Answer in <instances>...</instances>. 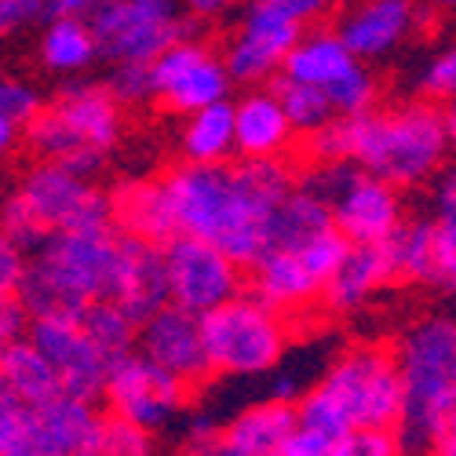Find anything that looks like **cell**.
<instances>
[{
  "instance_id": "6da1fadb",
  "label": "cell",
  "mask_w": 456,
  "mask_h": 456,
  "mask_svg": "<svg viewBox=\"0 0 456 456\" xmlns=\"http://www.w3.org/2000/svg\"><path fill=\"white\" fill-rule=\"evenodd\" d=\"M175 231L212 241L238 267L267 252L271 216L296 186V168L285 158H238L223 165H175L161 175Z\"/></svg>"
},
{
  "instance_id": "7a4b0ae2",
  "label": "cell",
  "mask_w": 456,
  "mask_h": 456,
  "mask_svg": "<svg viewBox=\"0 0 456 456\" xmlns=\"http://www.w3.org/2000/svg\"><path fill=\"white\" fill-rule=\"evenodd\" d=\"M452 113L435 99L372 106L344 118V161L398 190L435 179L452 150Z\"/></svg>"
},
{
  "instance_id": "3957f363",
  "label": "cell",
  "mask_w": 456,
  "mask_h": 456,
  "mask_svg": "<svg viewBox=\"0 0 456 456\" xmlns=\"http://www.w3.org/2000/svg\"><path fill=\"white\" fill-rule=\"evenodd\" d=\"M391 351L402 379L395 435L405 456H431L456 438V329L445 314H428Z\"/></svg>"
},
{
  "instance_id": "277c9868",
  "label": "cell",
  "mask_w": 456,
  "mask_h": 456,
  "mask_svg": "<svg viewBox=\"0 0 456 456\" xmlns=\"http://www.w3.org/2000/svg\"><path fill=\"white\" fill-rule=\"evenodd\" d=\"M296 424L325 438L351 428H395L402 412V379L395 351L379 344H354L339 351L318 384L296 402Z\"/></svg>"
},
{
  "instance_id": "5b68a950",
  "label": "cell",
  "mask_w": 456,
  "mask_h": 456,
  "mask_svg": "<svg viewBox=\"0 0 456 456\" xmlns=\"http://www.w3.org/2000/svg\"><path fill=\"white\" fill-rule=\"evenodd\" d=\"M118 231L113 226H85L45 238L26 252V274L19 285V303L26 318L37 314H73L95 299H106Z\"/></svg>"
},
{
  "instance_id": "8992f818",
  "label": "cell",
  "mask_w": 456,
  "mask_h": 456,
  "mask_svg": "<svg viewBox=\"0 0 456 456\" xmlns=\"http://www.w3.org/2000/svg\"><path fill=\"white\" fill-rule=\"evenodd\" d=\"M85 226H110V194L88 172L55 161H33L0 198V231L26 252L45 238Z\"/></svg>"
},
{
  "instance_id": "52a82bcc",
  "label": "cell",
  "mask_w": 456,
  "mask_h": 456,
  "mask_svg": "<svg viewBox=\"0 0 456 456\" xmlns=\"http://www.w3.org/2000/svg\"><path fill=\"white\" fill-rule=\"evenodd\" d=\"M121 135L125 106L110 95V88L95 81H73L37 106L22 142H29L37 161H55L92 175L118 150Z\"/></svg>"
},
{
  "instance_id": "ba28073f",
  "label": "cell",
  "mask_w": 456,
  "mask_h": 456,
  "mask_svg": "<svg viewBox=\"0 0 456 456\" xmlns=\"http://www.w3.org/2000/svg\"><path fill=\"white\" fill-rule=\"evenodd\" d=\"M201 339L212 376H263L289 354V318L267 307L259 296L238 292L234 299L201 314Z\"/></svg>"
},
{
  "instance_id": "9c48e42d",
  "label": "cell",
  "mask_w": 456,
  "mask_h": 456,
  "mask_svg": "<svg viewBox=\"0 0 456 456\" xmlns=\"http://www.w3.org/2000/svg\"><path fill=\"white\" fill-rule=\"evenodd\" d=\"M299 179L322 194L336 234L347 245H384L405 219L402 190L354 168L351 161L314 165Z\"/></svg>"
},
{
  "instance_id": "30bf717a",
  "label": "cell",
  "mask_w": 456,
  "mask_h": 456,
  "mask_svg": "<svg viewBox=\"0 0 456 456\" xmlns=\"http://www.w3.org/2000/svg\"><path fill=\"white\" fill-rule=\"evenodd\" d=\"M344 248L347 241L336 231H325L314 241L296 245V248H267L248 267L252 296H259L267 307H274L285 318L314 311Z\"/></svg>"
},
{
  "instance_id": "8fae6325",
  "label": "cell",
  "mask_w": 456,
  "mask_h": 456,
  "mask_svg": "<svg viewBox=\"0 0 456 456\" xmlns=\"http://www.w3.org/2000/svg\"><path fill=\"white\" fill-rule=\"evenodd\" d=\"M395 281L452 289L456 281V183L445 172L435 190V212L420 219H402L384 241Z\"/></svg>"
},
{
  "instance_id": "7c38bea8",
  "label": "cell",
  "mask_w": 456,
  "mask_h": 456,
  "mask_svg": "<svg viewBox=\"0 0 456 456\" xmlns=\"http://www.w3.org/2000/svg\"><path fill=\"white\" fill-rule=\"evenodd\" d=\"M278 77L322 88L336 110V118H358L376 106V77L372 69L351 55L336 29H303L299 41L289 48Z\"/></svg>"
},
{
  "instance_id": "4fadbf2b",
  "label": "cell",
  "mask_w": 456,
  "mask_h": 456,
  "mask_svg": "<svg viewBox=\"0 0 456 456\" xmlns=\"http://www.w3.org/2000/svg\"><path fill=\"white\" fill-rule=\"evenodd\" d=\"M88 22L106 62H154L168 45L194 37L179 0H106Z\"/></svg>"
},
{
  "instance_id": "5bb4252c",
  "label": "cell",
  "mask_w": 456,
  "mask_h": 456,
  "mask_svg": "<svg viewBox=\"0 0 456 456\" xmlns=\"http://www.w3.org/2000/svg\"><path fill=\"white\" fill-rule=\"evenodd\" d=\"M106 402V416H118V420L142 428L150 435H158L165 428H172L175 420H183L186 402H190V387L165 369H158L150 358H142L135 347L113 362V369L106 372L102 395Z\"/></svg>"
},
{
  "instance_id": "9a60e30c",
  "label": "cell",
  "mask_w": 456,
  "mask_h": 456,
  "mask_svg": "<svg viewBox=\"0 0 456 456\" xmlns=\"http://www.w3.org/2000/svg\"><path fill=\"white\" fill-rule=\"evenodd\" d=\"M161 263H165V289L168 303L190 311V314H205L219 303L234 299L245 281V267L216 248L212 241L175 234L172 241L161 245Z\"/></svg>"
},
{
  "instance_id": "2e32d148",
  "label": "cell",
  "mask_w": 456,
  "mask_h": 456,
  "mask_svg": "<svg viewBox=\"0 0 456 456\" xmlns=\"http://www.w3.org/2000/svg\"><path fill=\"white\" fill-rule=\"evenodd\" d=\"M231 85L234 81L223 55L198 37H183L150 62V99L183 118L201 106L223 102L231 95Z\"/></svg>"
},
{
  "instance_id": "e0dca14e",
  "label": "cell",
  "mask_w": 456,
  "mask_h": 456,
  "mask_svg": "<svg viewBox=\"0 0 456 456\" xmlns=\"http://www.w3.org/2000/svg\"><path fill=\"white\" fill-rule=\"evenodd\" d=\"M26 339L48 358V365L55 369L66 395L99 402L106 372L113 369L118 358H110L95 344V336L85 329L77 311L73 314H37V318H29Z\"/></svg>"
},
{
  "instance_id": "ac0fdd59",
  "label": "cell",
  "mask_w": 456,
  "mask_h": 456,
  "mask_svg": "<svg viewBox=\"0 0 456 456\" xmlns=\"http://www.w3.org/2000/svg\"><path fill=\"white\" fill-rule=\"evenodd\" d=\"M135 351L158 369L172 372L190 391L201 387L212 376L201 339V318L175 307V303H165V307H158L135 325Z\"/></svg>"
},
{
  "instance_id": "d6986e66",
  "label": "cell",
  "mask_w": 456,
  "mask_h": 456,
  "mask_svg": "<svg viewBox=\"0 0 456 456\" xmlns=\"http://www.w3.org/2000/svg\"><path fill=\"white\" fill-rule=\"evenodd\" d=\"M428 22V12L416 0H354L339 15L336 37L362 62H379L395 55L409 37Z\"/></svg>"
},
{
  "instance_id": "ffe728a7",
  "label": "cell",
  "mask_w": 456,
  "mask_h": 456,
  "mask_svg": "<svg viewBox=\"0 0 456 456\" xmlns=\"http://www.w3.org/2000/svg\"><path fill=\"white\" fill-rule=\"evenodd\" d=\"M296 26L259 12L256 4L245 8L238 29L231 33V41H226V48L219 52L223 62H226V73H231V81L238 85H267L274 81L281 73V62L289 55V48L299 41Z\"/></svg>"
},
{
  "instance_id": "44dd1931",
  "label": "cell",
  "mask_w": 456,
  "mask_h": 456,
  "mask_svg": "<svg viewBox=\"0 0 456 456\" xmlns=\"http://www.w3.org/2000/svg\"><path fill=\"white\" fill-rule=\"evenodd\" d=\"M106 299L113 303V307H121L135 325L146 314H154L158 307H165V303H168V289H165L161 245H150V241L118 234Z\"/></svg>"
},
{
  "instance_id": "7402d4cb",
  "label": "cell",
  "mask_w": 456,
  "mask_h": 456,
  "mask_svg": "<svg viewBox=\"0 0 456 456\" xmlns=\"http://www.w3.org/2000/svg\"><path fill=\"white\" fill-rule=\"evenodd\" d=\"M110 226L118 234L150 241V245H165L172 241L175 231V216L172 201L161 175L150 179H128L110 194Z\"/></svg>"
},
{
  "instance_id": "603a6c76",
  "label": "cell",
  "mask_w": 456,
  "mask_h": 456,
  "mask_svg": "<svg viewBox=\"0 0 456 456\" xmlns=\"http://www.w3.org/2000/svg\"><path fill=\"white\" fill-rule=\"evenodd\" d=\"M296 428V405L285 398L256 402L219 424L212 456H278L281 442Z\"/></svg>"
},
{
  "instance_id": "cb8c5ba5",
  "label": "cell",
  "mask_w": 456,
  "mask_h": 456,
  "mask_svg": "<svg viewBox=\"0 0 456 456\" xmlns=\"http://www.w3.org/2000/svg\"><path fill=\"white\" fill-rule=\"evenodd\" d=\"M234 113V154L238 158H285L292 146V125L274 95V88L256 85L238 102H231Z\"/></svg>"
},
{
  "instance_id": "d4e9b609",
  "label": "cell",
  "mask_w": 456,
  "mask_h": 456,
  "mask_svg": "<svg viewBox=\"0 0 456 456\" xmlns=\"http://www.w3.org/2000/svg\"><path fill=\"white\" fill-rule=\"evenodd\" d=\"M387 285H395L387 248L384 245H347L322 292V303L332 314H354Z\"/></svg>"
},
{
  "instance_id": "484cf974",
  "label": "cell",
  "mask_w": 456,
  "mask_h": 456,
  "mask_svg": "<svg viewBox=\"0 0 456 456\" xmlns=\"http://www.w3.org/2000/svg\"><path fill=\"white\" fill-rule=\"evenodd\" d=\"M26 416L59 456H77L95 445L106 412H99V405L92 398H77V395L62 391L41 405H26Z\"/></svg>"
},
{
  "instance_id": "4316f807",
  "label": "cell",
  "mask_w": 456,
  "mask_h": 456,
  "mask_svg": "<svg viewBox=\"0 0 456 456\" xmlns=\"http://www.w3.org/2000/svg\"><path fill=\"white\" fill-rule=\"evenodd\" d=\"M336 231L329 205L322 201L318 190H311L296 175V186L281 198V205L271 216V231H267V248H296V245H307L318 234Z\"/></svg>"
},
{
  "instance_id": "83f0119b",
  "label": "cell",
  "mask_w": 456,
  "mask_h": 456,
  "mask_svg": "<svg viewBox=\"0 0 456 456\" xmlns=\"http://www.w3.org/2000/svg\"><path fill=\"white\" fill-rule=\"evenodd\" d=\"M99 59V45L88 19L55 15L41 33V62L59 77H81Z\"/></svg>"
},
{
  "instance_id": "f1b7e54d",
  "label": "cell",
  "mask_w": 456,
  "mask_h": 456,
  "mask_svg": "<svg viewBox=\"0 0 456 456\" xmlns=\"http://www.w3.org/2000/svg\"><path fill=\"white\" fill-rule=\"evenodd\" d=\"M183 158L190 165H223V161H234V113H231V99L186 113V125H183Z\"/></svg>"
},
{
  "instance_id": "f546056e",
  "label": "cell",
  "mask_w": 456,
  "mask_h": 456,
  "mask_svg": "<svg viewBox=\"0 0 456 456\" xmlns=\"http://www.w3.org/2000/svg\"><path fill=\"white\" fill-rule=\"evenodd\" d=\"M0 376H4V384L15 391V398L22 405H41V402L62 395L55 369L48 365V358L37 351L26 336L15 339V344L0 354Z\"/></svg>"
},
{
  "instance_id": "4dcf8cb0",
  "label": "cell",
  "mask_w": 456,
  "mask_h": 456,
  "mask_svg": "<svg viewBox=\"0 0 456 456\" xmlns=\"http://www.w3.org/2000/svg\"><path fill=\"white\" fill-rule=\"evenodd\" d=\"M41 102H45L41 92H37L29 81L0 69V165L22 146L26 125L33 121V113Z\"/></svg>"
},
{
  "instance_id": "1f68e13d",
  "label": "cell",
  "mask_w": 456,
  "mask_h": 456,
  "mask_svg": "<svg viewBox=\"0 0 456 456\" xmlns=\"http://www.w3.org/2000/svg\"><path fill=\"white\" fill-rule=\"evenodd\" d=\"M274 95L285 110V118L292 125V135H311L318 132L322 125H329L336 118V110L329 102V95L322 88H311V85H299V81H289V77H274Z\"/></svg>"
},
{
  "instance_id": "d6a6232c",
  "label": "cell",
  "mask_w": 456,
  "mask_h": 456,
  "mask_svg": "<svg viewBox=\"0 0 456 456\" xmlns=\"http://www.w3.org/2000/svg\"><path fill=\"white\" fill-rule=\"evenodd\" d=\"M329 456H405L395 428H351L332 438Z\"/></svg>"
},
{
  "instance_id": "836d02e7",
  "label": "cell",
  "mask_w": 456,
  "mask_h": 456,
  "mask_svg": "<svg viewBox=\"0 0 456 456\" xmlns=\"http://www.w3.org/2000/svg\"><path fill=\"white\" fill-rule=\"evenodd\" d=\"M416 88L435 102H449L456 92V52L452 45H442L438 52H431L420 69H416Z\"/></svg>"
},
{
  "instance_id": "e575fe53",
  "label": "cell",
  "mask_w": 456,
  "mask_h": 456,
  "mask_svg": "<svg viewBox=\"0 0 456 456\" xmlns=\"http://www.w3.org/2000/svg\"><path fill=\"white\" fill-rule=\"evenodd\" d=\"M102 85L121 106H139L150 99V62H110V77Z\"/></svg>"
},
{
  "instance_id": "d590c367",
  "label": "cell",
  "mask_w": 456,
  "mask_h": 456,
  "mask_svg": "<svg viewBox=\"0 0 456 456\" xmlns=\"http://www.w3.org/2000/svg\"><path fill=\"white\" fill-rule=\"evenodd\" d=\"M248 4H256L259 12H267V15L296 26V29H311L314 22L332 15L336 0H248Z\"/></svg>"
},
{
  "instance_id": "8d00e7d4",
  "label": "cell",
  "mask_w": 456,
  "mask_h": 456,
  "mask_svg": "<svg viewBox=\"0 0 456 456\" xmlns=\"http://www.w3.org/2000/svg\"><path fill=\"white\" fill-rule=\"evenodd\" d=\"M0 456H59V452L48 445V438H45L41 431L29 424V416H26V409H22L15 431L4 438V445H0Z\"/></svg>"
},
{
  "instance_id": "74e56055",
  "label": "cell",
  "mask_w": 456,
  "mask_h": 456,
  "mask_svg": "<svg viewBox=\"0 0 456 456\" xmlns=\"http://www.w3.org/2000/svg\"><path fill=\"white\" fill-rule=\"evenodd\" d=\"M37 19H45L41 0H0V41L29 29Z\"/></svg>"
},
{
  "instance_id": "f35d334b",
  "label": "cell",
  "mask_w": 456,
  "mask_h": 456,
  "mask_svg": "<svg viewBox=\"0 0 456 456\" xmlns=\"http://www.w3.org/2000/svg\"><path fill=\"white\" fill-rule=\"evenodd\" d=\"M26 274V248L0 231V296H19Z\"/></svg>"
},
{
  "instance_id": "ab89813d",
  "label": "cell",
  "mask_w": 456,
  "mask_h": 456,
  "mask_svg": "<svg viewBox=\"0 0 456 456\" xmlns=\"http://www.w3.org/2000/svg\"><path fill=\"white\" fill-rule=\"evenodd\" d=\"M216 435H219V424L212 416H186L183 424V456H212V445H216Z\"/></svg>"
},
{
  "instance_id": "60d3db41",
  "label": "cell",
  "mask_w": 456,
  "mask_h": 456,
  "mask_svg": "<svg viewBox=\"0 0 456 456\" xmlns=\"http://www.w3.org/2000/svg\"><path fill=\"white\" fill-rule=\"evenodd\" d=\"M26 325H29V318L22 311L19 296H0V354H4L15 339L26 336Z\"/></svg>"
},
{
  "instance_id": "b9f144b4",
  "label": "cell",
  "mask_w": 456,
  "mask_h": 456,
  "mask_svg": "<svg viewBox=\"0 0 456 456\" xmlns=\"http://www.w3.org/2000/svg\"><path fill=\"white\" fill-rule=\"evenodd\" d=\"M329 452H332V438H325L311 428H299V424L278 449V456H329Z\"/></svg>"
},
{
  "instance_id": "7bdbcfd3",
  "label": "cell",
  "mask_w": 456,
  "mask_h": 456,
  "mask_svg": "<svg viewBox=\"0 0 456 456\" xmlns=\"http://www.w3.org/2000/svg\"><path fill=\"white\" fill-rule=\"evenodd\" d=\"M245 0H179V8L194 19V22H212V19H226L231 12H238Z\"/></svg>"
},
{
  "instance_id": "ee69618b",
  "label": "cell",
  "mask_w": 456,
  "mask_h": 456,
  "mask_svg": "<svg viewBox=\"0 0 456 456\" xmlns=\"http://www.w3.org/2000/svg\"><path fill=\"white\" fill-rule=\"evenodd\" d=\"M22 409H26V405H22V402L15 398V391L4 384V376H0V445H4V438L15 431Z\"/></svg>"
},
{
  "instance_id": "f6af8a7d",
  "label": "cell",
  "mask_w": 456,
  "mask_h": 456,
  "mask_svg": "<svg viewBox=\"0 0 456 456\" xmlns=\"http://www.w3.org/2000/svg\"><path fill=\"white\" fill-rule=\"evenodd\" d=\"M45 4V15L55 19V15H73V19H92L106 0H41Z\"/></svg>"
},
{
  "instance_id": "bcb514c9",
  "label": "cell",
  "mask_w": 456,
  "mask_h": 456,
  "mask_svg": "<svg viewBox=\"0 0 456 456\" xmlns=\"http://www.w3.org/2000/svg\"><path fill=\"white\" fill-rule=\"evenodd\" d=\"M77 456H125V452H113V449H106V445H92V449H85V452H77Z\"/></svg>"
},
{
  "instance_id": "7dc6e473",
  "label": "cell",
  "mask_w": 456,
  "mask_h": 456,
  "mask_svg": "<svg viewBox=\"0 0 456 456\" xmlns=\"http://www.w3.org/2000/svg\"><path fill=\"white\" fill-rule=\"evenodd\" d=\"M435 8H452V0H431Z\"/></svg>"
}]
</instances>
